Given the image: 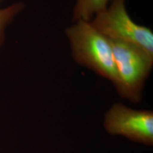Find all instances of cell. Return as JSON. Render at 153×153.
Wrapping results in <instances>:
<instances>
[{"label": "cell", "instance_id": "obj_1", "mask_svg": "<svg viewBox=\"0 0 153 153\" xmlns=\"http://www.w3.org/2000/svg\"><path fill=\"white\" fill-rule=\"evenodd\" d=\"M72 56L76 62L106 78L117 90L119 87L112 46L108 38L90 22L78 21L65 30Z\"/></svg>", "mask_w": 153, "mask_h": 153}, {"label": "cell", "instance_id": "obj_2", "mask_svg": "<svg viewBox=\"0 0 153 153\" xmlns=\"http://www.w3.org/2000/svg\"><path fill=\"white\" fill-rule=\"evenodd\" d=\"M90 23L108 39L136 45L153 56L152 31L131 19L126 9V0H111Z\"/></svg>", "mask_w": 153, "mask_h": 153}, {"label": "cell", "instance_id": "obj_3", "mask_svg": "<svg viewBox=\"0 0 153 153\" xmlns=\"http://www.w3.org/2000/svg\"><path fill=\"white\" fill-rule=\"evenodd\" d=\"M109 41L119 78L118 93L131 102H140L145 82L152 70L153 56L136 45Z\"/></svg>", "mask_w": 153, "mask_h": 153}, {"label": "cell", "instance_id": "obj_4", "mask_svg": "<svg viewBox=\"0 0 153 153\" xmlns=\"http://www.w3.org/2000/svg\"><path fill=\"white\" fill-rule=\"evenodd\" d=\"M104 127L111 135H120L146 145L153 144V113L114 104L105 114Z\"/></svg>", "mask_w": 153, "mask_h": 153}, {"label": "cell", "instance_id": "obj_5", "mask_svg": "<svg viewBox=\"0 0 153 153\" xmlns=\"http://www.w3.org/2000/svg\"><path fill=\"white\" fill-rule=\"evenodd\" d=\"M111 0H76L73 9L74 22H91L97 13L104 10Z\"/></svg>", "mask_w": 153, "mask_h": 153}, {"label": "cell", "instance_id": "obj_6", "mask_svg": "<svg viewBox=\"0 0 153 153\" xmlns=\"http://www.w3.org/2000/svg\"><path fill=\"white\" fill-rule=\"evenodd\" d=\"M25 4L19 1L6 7L0 8V48L3 45L5 39L6 28L14 20L19 13L24 10Z\"/></svg>", "mask_w": 153, "mask_h": 153}, {"label": "cell", "instance_id": "obj_7", "mask_svg": "<svg viewBox=\"0 0 153 153\" xmlns=\"http://www.w3.org/2000/svg\"><path fill=\"white\" fill-rule=\"evenodd\" d=\"M8 1V0H0V4H1V3L4 2V1Z\"/></svg>", "mask_w": 153, "mask_h": 153}]
</instances>
